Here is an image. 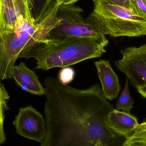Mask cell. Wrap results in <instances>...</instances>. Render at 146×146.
<instances>
[{"label":"cell","mask_w":146,"mask_h":146,"mask_svg":"<svg viewBox=\"0 0 146 146\" xmlns=\"http://www.w3.org/2000/svg\"><path fill=\"white\" fill-rule=\"evenodd\" d=\"M132 11L146 19V0H130Z\"/></svg>","instance_id":"14"},{"label":"cell","mask_w":146,"mask_h":146,"mask_svg":"<svg viewBox=\"0 0 146 146\" xmlns=\"http://www.w3.org/2000/svg\"><path fill=\"white\" fill-rule=\"evenodd\" d=\"M44 85L46 134L40 146H123L126 139L107 125L114 108L99 84L78 89L49 76Z\"/></svg>","instance_id":"1"},{"label":"cell","mask_w":146,"mask_h":146,"mask_svg":"<svg viewBox=\"0 0 146 146\" xmlns=\"http://www.w3.org/2000/svg\"><path fill=\"white\" fill-rule=\"evenodd\" d=\"M92 1L93 2L95 1H100L104 2L121 6L132 10L130 0H92Z\"/></svg>","instance_id":"16"},{"label":"cell","mask_w":146,"mask_h":146,"mask_svg":"<svg viewBox=\"0 0 146 146\" xmlns=\"http://www.w3.org/2000/svg\"><path fill=\"white\" fill-rule=\"evenodd\" d=\"M92 13L113 37L146 36V19L132 10L100 1L94 2Z\"/></svg>","instance_id":"4"},{"label":"cell","mask_w":146,"mask_h":146,"mask_svg":"<svg viewBox=\"0 0 146 146\" xmlns=\"http://www.w3.org/2000/svg\"><path fill=\"white\" fill-rule=\"evenodd\" d=\"M123 146H146V130L137 129L133 135L125 141Z\"/></svg>","instance_id":"13"},{"label":"cell","mask_w":146,"mask_h":146,"mask_svg":"<svg viewBox=\"0 0 146 146\" xmlns=\"http://www.w3.org/2000/svg\"><path fill=\"white\" fill-rule=\"evenodd\" d=\"M83 9L74 4L59 6L57 15L60 21L46 37L48 45L76 37H99L109 35L108 32L92 12L87 18Z\"/></svg>","instance_id":"3"},{"label":"cell","mask_w":146,"mask_h":146,"mask_svg":"<svg viewBox=\"0 0 146 146\" xmlns=\"http://www.w3.org/2000/svg\"><path fill=\"white\" fill-rule=\"evenodd\" d=\"M139 93L144 98H146V86L136 88Z\"/></svg>","instance_id":"18"},{"label":"cell","mask_w":146,"mask_h":146,"mask_svg":"<svg viewBox=\"0 0 146 146\" xmlns=\"http://www.w3.org/2000/svg\"><path fill=\"white\" fill-rule=\"evenodd\" d=\"M9 98L8 93L0 81V146L5 142L6 139L3 126L5 111L9 109L7 100Z\"/></svg>","instance_id":"11"},{"label":"cell","mask_w":146,"mask_h":146,"mask_svg":"<svg viewBox=\"0 0 146 146\" xmlns=\"http://www.w3.org/2000/svg\"><path fill=\"white\" fill-rule=\"evenodd\" d=\"M55 1L60 6L61 5H68L74 4L80 0H55Z\"/></svg>","instance_id":"17"},{"label":"cell","mask_w":146,"mask_h":146,"mask_svg":"<svg viewBox=\"0 0 146 146\" xmlns=\"http://www.w3.org/2000/svg\"><path fill=\"white\" fill-rule=\"evenodd\" d=\"M94 64L105 98L113 100L117 97L121 89L118 76L112 69L110 60H100L95 62Z\"/></svg>","instance_id":"7"},{"label":"cell","mask_w":146,"mask_h":146,"mask_svg":"<svg viewBox=\"0 0 146 146\" xmlns=\"http://www.w3.org/2000/svg\"><path fill=\"white\" fill-rule=\"evenodd\" d=\"M75 72L72 68H63L60 71L58 80L64 85H68L74 80Z\"/></svg>","instance_id":"15"},{"label":"cell","mask_w":146,"mask_h":146,"mask_svg":"<svg viewBox=\"0 0 146 146\" xmlns=\"http://www.w3.org/2000/svg\"><path fill=\"white\" fill-rule=\"evenodd\" d=\"M109 42L106 36L76 37L48 44L36 58L35 69L48 70L68 67L81 62L101 57Z\"/></svg>","instance_id":"2"},{"label":"cell","mask_w":146,"mask_h":146,"mask_svg":"<svg viewBox=\"0 0 146 146\" xmlns=\"http://www.w3.org/2000/svg\"><path fill=\"white\" fill-rule=\"evenodd\" d=\"M13 124L17 133L41 144L46 134V121L42 114L32 106L20 108Z\"/></svg>","instance_id":"6"},{"label":"cell","mask_w":146,"mask_h":146,"mask_svg":"<svg viewBox=\"0 0 146 146\" xmlns=\"http://www.w3.org/2000/svg\"><path fill=\"white\" fill-rule=\"evenodd\" d=\"M129 82L128 78L127 77L124 88L118 98L115 106L117 110H122V111L130 113V111L133 107L134 101L129 92Z\"/></svg>","instance_id":"12"},{"label":"cell","mask_w":146,"mask_h":146,"mask_svg":"<svg viewBox=\"0 0 146 146\" xmlns=\"http://www.w3.org/2000/svg\"><path fill=\"white\" fill-rule=\"evenodd\" d=\"M12 78L23 90L34 95H45V88L41 84L38 76L25 62H21L19 65L15 66Z\"/></svg>","instance_id":"9"},{"label":"cell","mask_w":146,"mask_h":146,"mask_svg":"<svg viewBox=\"0 0 146 146\" xmlns=\"http://www.w3.org/2000/svg\"><path fill=\"white\" fill-rule=\"evenodd\" d=\"M23 0H0V33L15 30Z\"/></svg>","instance_id":"10"},{"label":"cell","mask_w":146,"mask_h":146,"mask_svg":"<svg viewBox=\"0 0 146 146\" xmlns=\"http://www.w3.org/2000/svg\"><path fill=\"white\" fill-rule=\"evenodd\" d=\"M107 124L114 133L127 140L133 135L140 123L136 117L130 113L114 109L108 115Z\"/></svg>","instance_id":"8"},{"label":"cell","mask_w":146,"mask_h":146,"mask_svg":"<svg viewBox=\"0 0 146 146\" xmlns=\"http://www.w3.org/2000/svg\"><path fill=\"white\" fill-rule=\"evenodd\" d=\"M122 58L114 62L118 71L124 73L130 84L137 88L146 86V44L121 50Z\"/></svg>","instance_id":"5"},{"label":"cell","mask_w":146,"mask_h":146,"mask_svg":"<svg viewBox=\"0 0 146 146\" xmlns=\"http://www.w3.org/2000/svg\"><path fill=\"white\" fill-rule=\"evenodd\" d=\"M137 129L141 130H146V121L140 123Z\"/></svg>","instance_id":"19"}]
</instances>
